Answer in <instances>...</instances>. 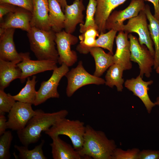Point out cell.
<instances>
[{"label": "cell", "mask_w": 159, "mask_h": 159, "mask_svg": "<svg viewBox=\"0 0 159 159\" xmlns=\"http://www.w3.org/2000/svg\"><path fill=\"white\" fill-rule=\"evenodd\" d=\"M151 2L153 5L154 9V17L159 21V0H144Z\"/></svg>", "instance_id": "38"}, {"label": "cell", "mask_w": 159, "mask_h": 159, "mask_svg": "<svg viewBox=\"0 0 159 159\" xmlns=\"http://www.w3.org/2000/svg\"><path fill=\"white\" fill-rule=\"evenodd\" d=\"M52 142L50 144L54 159H83L78 152L70 144L62 140L59 136L51 138Z\"/></svg>", "instance_id": "20"}, {"label": "cell", "mask_w": 159, "mask_h": 159, "mask_svg": "<svg viewBox=\"0 0 159 159\" xmlns=\"http://www.w3.org/2000/svg\"><path fill=\"white\" fill-rule=\"evenodd\" d=\"M67 110H62L52 113H45L39 109L37 113L29 121L23 129L17 131L18 137L23 145L28 147L37 142L44 132L61 119L66 117Z\"/></svg>", "instance_id": "1"}, {"label": "cell", "mask_w": 159, "mask_h": 159, "mask_svg": "<svg viewBox=\"0 0 159 159\" xmlns=\"http://www.w3.org/2000/svg\"><path fill=\"white\" fill-rule=\"evenodd\" d=\"M154 103L156 105L159 106V96L157 97Z\"/></svg>", "instance_id": "40"}, {"label": "cell", "mask_w": 159, "mask_h": 159, "mask_svg": "<svg viewBox=\"0 0 159 159\" xmlns=\"http://www.w3.org/2000/svg\"><path fill=\"white\" fill-rule=\"evenodd\" d=\"M124 70L122 67L117 64L114 63L110 66L105 76V85L111 88L115 86L118 92H122L125 82L122 78Z\"/></svg>", "instance_id": "25"}, {"label": "cell", "mask_w": 159, "mask_h": 159, "mask_svg": "<svg viewBox=\"0 0 159 159\" xmlns=\"http://www.w3.org/2000/svg\"><path fill=\"white\" fill-rule=\"evenodd\" d=\"M144 1L132 0L129 6L124 9L113 11L106 21L105 29L115 30L124 24V21L126 19L137 16L140 12L144 9L145 6Z\"/></svg>", "instance_id": "12"}, {"label": "cell", "mask_w": 159, "mask_h": 159, "mask_svg": "<svg viewBox=\"0 0 159 159\" xmlns=\"http://www.w3.org/2000/svg\"><path fill=\"white\" fill-rule=\"evenodd\" d=\"M6 3L25 9L32 14L33 0H0V3Z\"/></svg>", "instance_id": "34"}, {"label": "cell", "mask_w": 159, "mask_h": 159, "mask_svg": "<svg viewBox=\"0 0 159 159\" xmlns=\"http://www.w3.org/2000/svg\"><path fill=\"white\" fill-rule=\"evenodd\" d=\"M147 19L143 9L137 16L129 19L126 24L119 26L115 30L123 31L127 34L130 32L137 34L139 37L138 41L140 44L142 45H145L154 57V44L150 36Z\"/></svg>", "instance_id": "5"}, {"label": "cell", "mask_w": 159, "mask_h": 159, "mask_svg": "<svg viewBox=\"0 0 159 159\" xmlns=\"http://www.w3.org/2000/svg\"><path fill=\"white\" fill-rule=\"evenodd\" d=\"M60 4L61 6L62 10L64 12L65 7L66 5L67 4L66 0H61Z\"/></svg>", "instance_id": "39"}, {"label": "cell", "mask_w": 159, "mask_h": 159, "mask_svg": "<svg viewBox=\"0 0 159 159\" xmlns=\"http://www.w3.org/2000/svg\"><path fill=\"white\" fill-rule=\"evenodd\" d=\"M153 82L152 80L144 81L139 74L135 78L126 80L124 83L125 87L140 99L148 113H151L152 108L156 106L155 103L151 101L148 94L149 86Z\"/></svg>", "instance_id": "13"}, {"label": "cell", "mask_w": 159, "mask_h": 159, "mask_svg": "<svg viewBox=\"0 0 159 159\" xmlns=\"http://www.w3.org/2000/svg\"><path fill=\"white\" fill-rule=\"evenodd\" d=\"M117 32L116 30L111 29L106 33L100 34L91 47H97L103 48L108 50L110 53L113 55V43Z\"/></svg>", "instance_id": "30"}, {"label": "cell", "mask_w": 159, "mask_h": 159, "mask_svg": "<svg viewBox=\"0 0 159 159\" xmlns=\"http://www.w3.org/2000/svg\"><path fill=\"white\" fill-rule=\"evenodd\" d=\"M140 151L138 148H133L124 150L120 148H116L114 151L112 159H138V156Z\"/></svg>", "instance_id": "33"}, {"label": "cell", "mask_w": 159, "mask_h": 159, "mask_svg": "<svg viewBox=\"0 0 159 159\" xmlns=\"http://www.w3.org/2000/svg\"><path fill=\"white\" fill-rule=\"evenodd\" d=\"M87 51L94 59L95 69L94 75L96 76H101L109 67L114 64L113 55L110 52L106 53L100 47L90 48Z\"/></svg>", "instance_id": "22"}, {"label": "cell", "mask_w": 159, "mask_h": 159, "mask_svg": "<svg viewBox=\"0 0 159 159\" xmlns=\"http://www.w3.org/2000/svg\"><path fill=\"white\" fill-rule=\"evenodd\" d=\"M15 31L14 28H0V59L8 61H21V57L17 52L14 41Z\"/></svg>", "instance_id": "15"}, {"label": "cell", "mask_w": 159, "mask_h": 159, "mask_svg": "<svg viewBox=\"0 0 159 159\" xmlns=\"http://www.w3.org/2000/svg\"><path fill=\"white\" fill-rule=\"evenodd\" d=\"M7 120L4 115L0 114V135L3 134L7 128Z\"/></svg>", "instance_id": "37"}, {"label": "cell", "mask_w": 159, "mask_h": 159, "mask_svg": "<svg viewBox=\"0 0 159 159\" xmlns=\"http://www.w3.org/2000/svg\"><path fill=\"white\" fill-rule=\"evenodd\" d=\"M48 0L49 20L51 29L55 33L60 32L64 27V14L57 0Z\"/></svg>", "instance_id": "24"}, {"label": "cell", "mask_w": 159, "mask_h": 159, "mask_svg": "<svg viewBox=\"0 0 159 159\" xmlns=\"http://www.w3.org/2000/svg\"><path fill=\"white\" fill-rule=\"evenodd\" d=\"M20 53L22 60L17 66L21 71L19 78L21 83L30 76L47 71H53L58 67L57 62L49 60H33L31 59L29 52Z\"/></svg>", "instance_id": "11"}, {"label": "cell", "mask_w": 159, "mask_h": 159, "mask_svg": "<svg viewBox=\"0 0 159 159\" xmlns=\"http://www.w3.org/2000/svg\"><path fill=\"white\" fill-rule=\"evenodd\" d=\"M11 132L6 131L0 137V159H9L11 157L10 149L13 140Z\"/></svg>", "instance_id": "31"}, {"label": "cell", "mask_w": 159, "mask_h": 159, "mask_svg": "<svg viewBox=\"0 0 159 159\" xmlns=\"http://www.w3.org/2000/svg\"><path fill=\"white\" fill-rule=\"evenodd\" d=\"M32 14L29 11L18 7L15 11L7 14L6 18L0 23V28L19 29L29 32L32 27L31 21Z\"/></svg>", "instance_id": "14"}, {"label": "cell", "mask_w": 159, "mask_h": 159, "mask_svg": "<svg viewBox=\"0 0 159 159\" xmlns=\"http://www.w3.org/2000/svg\"><path fill=\"white\" fill-rule=\"evenodd\" d=\"M32 104L16 102L8 113L6 122L7 128L17 131L24 129L30 119L38 112L34 110Z\"/></svg>", "instance_id": "10"}, {"label": "cell", "mask_w": 159, "mask_h": 159, "mask_svg": "<svg viewBox=\"0 0 159 159\" xmlns=\"http://www.w3.org/2000/svg\"><path fill=\"white\" fill-rule=\"evenodd\" d=\"M19 62L0 59V89L4 90L12 81L20 78L21 71L17 66Z\"/></svg>", "instance_id": "21"}, {"label": "cell", "mask_w": 159, "mask_h": 159, "mask_svg": "<svg viewBox=\"0 0 159 159\" xmlns=\"http://www.w3.org/2000/svg\"><path fill=\"white\" fill-rule=\"evenodd\" d=\"M130 44V59L137 63L140 69V74L143 78L144 75L149 78L154 64V57L144 45H141L137 38L131 34L128 35Z\"/></svg>", "instance_id": "7"}, {"label": "cell", "mask_w": 159, "mask_h": 159, "mask_svg": "<svg viewBox=\"0 0 159 159\" xmlns=\"http://www.w3.org/2000/svg\"><path fill=\"white\" fill-rule=\"evenodd\" d=\"M96 6L95 0H89L87 8L85 22L84 24H80V31L81 33H83L91 28H95L98 31V27L95 20Z\"/></svg>", "instance_id": "29"}, {"label": "cell", "mask_w": 159, "mask_h": 159, "mask_svg": "<svg viewBox=\"0 0 159 159\" xmlns=\"http://www.w3.org/2000/svg\"><path fill=\"white\" fill-rule=\"evenodd\" d=\"M128 34L123 31L119 32L116 38V50L113 55L114 63L121 65L124 70H129L132 67Z\"/></svg>", "instance_id": "17"}, {"label": "cell", "mask_w": 159, "mask_h": 159, "mask_svg": "<svg viewBox=\"0 0 159 159\" xmlns=\"http://www.w3.org/2000/svg\"><path fill=\"white\" fill-rule=\"evenodd\" d=\"M33 4L31 27L45 31L52 29L49 20L48 0H33Z\"/></svg>", "instance_id": "19"}, {"label": "cell", "mask_w": 159, "mask_h": 159, "mask_svg": "<svg viewBox=\"0 0 159 159\" xmlns=\"http://www.w3.org/2000/svg\"><path fill=\"white\" fill-rule=\"evenodd\" d=\"M138 159H159V150H143L138 153Z\"/></svg>", "instance_id": "35"}, {"label": "cell", "mask_w": 159, "mask_h": 159, "mask_svg": "<svg viewBox=\"0 0 159 159\" xmlns=\"http://www.w3.org/2000/svg\"><path fill=\"white\" fill-rule=\"evenodd\" d=\"M18 7L6 3H0V20L2 21L3 16L6 14L14 12Z\"/></svg>", "instance_id": "36"}, {"label": "cell", "mask_w": 159, "mask_h": 159, "mask_svg": "<svg viewBox=\"0 0 159 159\" xmlns=\"http://www.w3.org/2000/svg\"><path fill=\"white\" fill-rule=\"evenodd\" d=\"M36 77L33 76L32 79L29 77L24 87L17 95L11 96L16 101L34 104L37 91L35 89Z\"/></svg>", "instance_id": "26"}, {"label": "cell", "mask_w": 159, "mask_h": 159, "mask_svg": "<svg viewBox=\"0 0 159 159\" xmlns=\"http://www.w3.org/2000/svg\"><path fill=\"white\" fill-rule=\"evenodd\" d=\"M67 80L66 93L68 97H71L79 88L88 85H103L105 80L92 75L87 72L83 67L82 62L80 61L77 66L72 68L65 75Z\"/></svg>", "instance_id": "6"}, {"label": "cell", "mask_w": 159, "mask_h": 159, "mask_svg": "<svg viewBox=\"0 0 159 159\" xmlns=\"http://www.w3.org/2000/svg\"><path fill=\"white\" fill-rule=\"evenodd\" d=\"M85 10L82 0H75L72 4L66 5L64 11V27L66 32L72 34L78 24H84L82 13Z\"/></svg>", "instance_id": "16"}, {"label": "cell", "mask_w": 159, "mask_h": 159, "mask_svg": "<svg viewBox=\"0 0 159 159\" xmlns=\"http://www.w3.org/2000/svg\"><path fill=\"white\" fill-rule=\"evenodd\" d=\"M16 101L10 94H7L4 90L0 89V114L4 115L5 112L9 113Z\"/></svg>", "instance_id": "32"}, {"label": "cell", "mask_w": 159, "mask_h": 159, "mask_svg": "<svg viewBox=\"0 0 159 159\" xmlns=\"http://www.w3.org/2000/svg\"><path fill=\"white\" fill-rule=\"evenodd\" d=\"M56 33L32 27L27 32L30 48L38 60H49L58 63L59 58L55 42Z\"/></svg>", "instance_id": "3"}, {"label": "cell", "mask_w": 159, "mask_h": 159, "mask_svg": "<svg viewBox=\"0 0 159 159\" xmlns=\"http://www.w3.org/2000/svg\"><path fill=\"white\" fill-rule=\"evenodd\" d=\"M99 34L98 31L94 28L88 29L82 33L79 37L80 42L77 47V50L81 54H87V49L94 44L96 38L98 37Z\"/></svg>", "instance_id": "27"}, {"label": "cell", "mask_w": 159, "mask_h": 159, "mask_svg": "<svg viewBox=\"0 0 159 159\" xmlns=\"http://www.w3.org/2000/svg\"><path fill=\"white\" fill-rule=\"evenodd\" d=\"M116 148L115 141L108 139L104 132L87 125L82 148L78 151L83 159H112Z\"/></svg>", "instance_id": "2"}, {"label": "cell", "mask_w": 159, "mask_h": 159, "mask_svg": "<svg viewBox=\"0 0 159 159\" xmlns=\"http://www.w3.org/2000/svg\"><path fill=\"white\" fill-rule=\"evenodd\" d=\"M69 71L68 67L64 63L54 70L49 79L41 83L39 89L37 91L34 105L37 106L50 98H59V95L57 90L59 83Z\"/></svg>", "instance_id": "8"}, {"label": "cell", "mask_w": 159, "mask_h": 159, "mask_svg": "<svg viewBox=\"0 0 159 159\" xmlns=\"http://www.w3.org/2000/svg\"><path fill=\"white\" fill-rule=\"evenodd\" d=\"M55 36V42L59 56L58 63L72 66L77 61V56L76 52L71 50V46L77 43V37L64 30L56 33Z\"/></svg>", "instance_id": "9"}, {"label": "cell", "mask_w": 159, "mask_h": 159, "mask_svg": "<svg viewBox=\"0 0 159 159\" xmlns=\"http://www.w3.org/2000/svg\"><path fill=\"white\" fill-rule=\"evenodd\" d=\"M85 129L83 122L65 117L59 120L44 132L51 138L60 135L67 136L74 148L79 151L82 147Z\"/></svg>", "instance_id": "4"}, {"label": "cell", "mask_w": 159, "mask_h": 159, "mask_svg": "<svg viewBox=\"0 0 159 159\" xmlns=\"http://www.w3.org/2000/svg\"><path fill=\"white\" fill-rule=\"evenodd\" d=\"M144 11L149 21L148 27L155 47L154 64L155 69L159 65V21L153 15L148 4L145 5Z\"/></svg>", "instance_id": "23"}, {"label": "cell", "mask_w": 159, "mask_h": 159, "mask_svg": "<svg viewBox=\"0 0 159 159\" xmlns=\"http://www.w3.org/2000/svg\"><path fill=\"white\" fill-rule=\"evenodd\" d=\"M45 141L42 140L41 143L32 150H29L27 147L23 145H14L15 148L19 152V158L21 159H47L44 154L42 147Z\"/></svg>", "instance_id": "28"}, {"label": "cell", "mask_w": 159, "mask_h": 159, "mask_svg": "<svg viewBox=\"0 0 159 159\" xmlns=\"http://www.w3.org/2000/svg\"><path fill=\"white\" fill-rule=\"evenodd\" d=\"M156 72L159 74V65L155 69Z\"/></svg>", "instance_id": "41"}, {"label": "cell", "mask_w": 159, "mask_h": 159, "mask_svg": "<svg viewBox=\"0 0 159 159\" xmlns=\"http://www.w3.org/2000/svg\"><path fill=\"white\" fill-rule=\"evenodd\" d=\"M126 0H95L97 6L95 20L100 34L105 33V23L112 11Z\"/></svg>", "instance_id": "18"}, {"label": "cell", "mask_w": 159, "mask_h": 159, "mask_svg": "<svg viewBox=\"0 0 159 159\" xmlns=\"http://www.w3.org/2000/svg\"><path fill=\"white\" fill-rule=\"evenodd\" d=\"M61 0H57L60 3Z\"/></svg>", "instance_id": "42"}]
</instances>
